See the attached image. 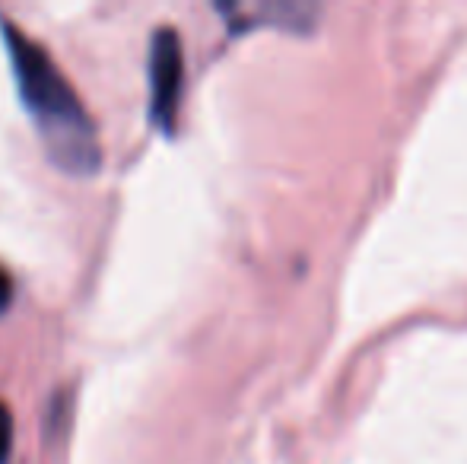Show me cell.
<instances>
[{
    "label": "cell",
    "instance_id": "3957f363",
    "mask_svg": "<svg viewBox=\"0 0 467 464\" xmlns=\"http://www.w3.org/2000/svg\"><path fill=\"white\" fill-rule=\"evenodd\" d=\"M13 452V414L4 401H0V464L10 459Z\"/></svg>",
    "mask_w": 467,
    "mask_h": 464
},
{
    "label": "cell",
    "instance_id": "6da1fadb",
    "mask_svg": "<svg viewBox=\"0 0 467 464\" xmlns=\"http://www.w3.org/2000/svg\"><path fill=\"white\" fill-rule=\"evenodd\" d=\"M4 38L19 96H23L29 115L36 118L48 156L64 172L93 175L102 153H99L96 124L83 108L80 96L64 80L48 51L32 42L26 32H19L13 23H4Z\"/></svg>",
    "mask_w": 467,
    "mask_h": 464
},
{
    "label": "cell",
    "instance_id": "7a4b0ae2",
    "mask_svg": "<svg viewBox=\"0 0 467 464\" xmlns=\"http://www.w3.org/2000/svg\"><path fill=\"white\" fill-rule=\"evenodd\" d=\"M182 89H185V51L172 26L153 32L150 42V118L156 128L172 134L179 124Z\"/></svg>",
    "mask_w": 467,
    "mask_h": 464
},
{
    "label": "cell",
    "instance_id": "277c9868",
    "mask_svg": "<svg viewBox=\"0 0 467 464\" xmlns=\"http://www.w3.org/2000/svg\"><path fill=\"white\" fill-rule=\"evenodd\" d=\"M13 303V277L0 267V312H6Z\"/></svg>",
    "mask_w": 467,
    "mask_h": 464
}]
</instances>
